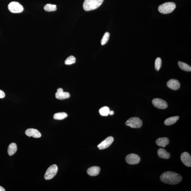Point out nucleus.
Wrapping results in <instances>:
<instances>
[{
    "label": "nucleus",
    "mask_w": 191,
    "mask_h": 191,
    "mask_svg": "<svg viewBox=\"0 0 191 191\" xmlns=\"http://www.w3.org/2000/svg\"><path fill=\"white\" fill-rule=\"evenodd\" d=\"M153 105L159 109H166L168 107L167 102L160 98H154L152 101Z\"/></svg>",
    "instance_id": "6e6552de"
},
{
    "label": "nucleus",
    "mask_w": 191,
    "mask_h": 191,
    "mask_svg": "<svg viewBox=\"0 0 191 191\" xmlns=\"http://www.w3.org/2000/svg\"><path fill=\"white\" fill-rule=\"evenodd\" d=\"M104 0H85L83 7L86 11L96 9L101 5Z\"/></svg>",
    "instance_id": "f03ea898"
},
{
    "label": "nucleus",
    "mask_w": 191,
    "mask_h": 191,
    "mask_svg": "<svg viewBox=\"0 0 191 191\" xmlns=\"http://www.w3.org/2000/svg\"><path fill=\"white\" fill-rule=\"evenodd\" d=\"M8 9L13 13H19L22 12L24 8L19 3L16 1H13L10 3L8 6Z\"/></svg>",
    "instance_id": "39448f33"
},
{
    "label": "nucleus",
    "mask_w": 191,
    "mask_h": 191,
    "mask_svg": "<svg viewBox=\"0 0 191 191\" xmlns=\"http://www.w3.org/2000/svg\"><path fill=\"white\" fill-rule=\"evenodd\" d=\"M68 116L67 114L65 112L56 113L53 115V118L55 120H62L65 119Z\"/></svg>",
    "instance_id": "6ab92c4d"
},
{
    "label": "nucleus",
    "mask_w": 191,
    "mask_h": 191,
    "mask_svg": "<svg viewBox=\"0 0 191 191\" xmlns=\"http://www.w3.org/2000/svg\"><path fill=\"white\" fill-rule=\"evenodd\" d=\"M44 9L45 11L47 12H51V11H54L57 10L56 5L54 4H47L44 7Z\"/></svg>",
    "instance_id": "412c9836"
},
{
    "label": "nucleus",
    "mask_w": 191,
    "mask_h": 191,
    "mask_svg": "<svg viewBox=\"0 0 191 191\" xmlns=\"http://www.w3.org/2000/svg\"><path fill=\"white\" fill-rule=\"evenodd\" d=\"M156 143L157 146L165 147L166 145L169 144V140L168 138L166 137L160 138L156 140Z\"/></svg>",
    "instance_id": "2eb2a0df"
},
{
    "label": "nucleus",
    "mask_w": 191,
    "mask_h": 191,
    "mask_svg": "<svg viewBox=\"0 0 191 191\" xmlns=\"http://www.w3.org/2000/svg\"><path fill=\"white\" fill-rule=\"evenodd\" d=\"M157 154L159 157L163 159H169L170 157V153L167 152L163 148L159 149L157 151Z\"/></svg>",
    "instance_id": "dca6fc26"
},
{
    "label": "nucleus",
    "mask_w": 191,
    "mask_h": 191,
    "mask_svg": "<svg viewBox=\"0 0 191 191\" xmlns=\"http://www.w3.org/2000/svg\"><path fill=\"white\" fill-rule=\"evenodd\" d=\"M5 97V94L3 91L0 90V98H3Z\"/></svg>",
    "instance_id": "a878e982"
},
{
    "label": "nucleus",
    "mask_w": 191,
    "mask_h": 191,
    "mask_svg": "<svg viewBox=\"0 0 191 191\" xmlns=\"http://www.w3.org/2000/svg\"><path fill=\"white\" fill-rule=\"evenodd\" d=\"M126 161L128 164L135 165L140 163L141 159L139 156L134 154H131L127 155L125 158Z\"/></svg>",
    "instance_id": "0eeeda50"
},
{
    "label": "nucleus",
    "mask_w": 191,
    "mask_h": 191,
    "mask_svg": "<svg viewBox=\"0 0 191 191\" xmlns=\"http://www.w3.org/2000/svg\"><path fill=\"white\" fill-rule=\"evenodd\" d=\"M160 178L163 183L172 185L177 184L182 180V177L180 175L170 171L163 173L161 175Z\"/></svg>",
    "instance_id": "f257e3e1"
},
{
    "label": "nucleus",
    "mask_w": 191,
    "mask_h": 191,
    "mask_svg": "<svg viewBox=\"0 0 191 191\" xmlns=\"http://www.w3.org/2000/svg\"><path fill=\"white\" fill-rule=\"evenodd\" d=\"M114 111H110L109 113V114L111 115H114Z\"/></svg>",
    "instance_id": "bb28decb"
},
{
    "label": "nucleus",
    "mask_w": 191,
    "mask_h": 191,
    "mask_svg": "<svg viewBox=\"0 0 191 191\" xmlns=\"http://www.w3.org/2000/svg\"><path fill=\"white\" fill-rule=\"evenodd\" d=\"M178 116H175L170 117L164 121L165 125H173L177 122V121L179 119Z\"/></svg>",
    "instance_id": "a211bd4d"
},
{
    "label": "nucleus",
    "mask_w": 191,
    "mask_h": 191,
    "mask_svg": "<svg viewBox=\"0 0 191 191\" xmlns=\"http://www.w3.org/2000/svg\"><path fill=\"white\" fill-rule=\"evenodd\" d=\"M110 110L107 107H104L101 108L99 110V113L101 115L107 116L109 114Z\"/></svg>",
    "instance_id": "4be33fe9"
},
{
    "label": "nucleus",
    "mask_w": 191,
    "mask_h": 191,
    "mask_svg": "<svg viewBox=\"0 0 191 191\" xmlns=\"http://www.w3.org/2000/svg\"><path fill=\"white\" fill-rule=\"evenodd\" d=\"M161 60L160 57H157V58L156 59L155 66V68L156 69V70L159 71L160 70V68L161 67Z\"/></svg>",
    "instance_id": "393cba45"
},
{
    "label": "nucleus",
    "mask_w": 191,
    "mask_h": 191,
    "mask_svg": "<svg viewBox=\"0 0 191 191\" xmlns=\"http://www.w3.org/2000/svg\"><path fill=\"white\" fill-rule=\"evenodd\" d=\"M114 138L111 136L108 137L102 142L98 144L97 147L99 150H104L108 148L114 141Z\"/></svg>",
    "instance_id": "1a4fd4ad"
},
{
    "label": "nucleus",
    "mask_w": 191,
    "mask_h": 191,
    "mask_svg": "<svg viewBox=\"0 0 191 191\" xmlns=\"http://www.w3.org/2000/svg\"><path fill=\"white\" fill-rule=\"evenodd\" d=\"M178 65L179 67L182 69V70L186 71H191V66H189V65L187 64L183 63V62L179 61L178 62Z\"/></svg>",
    "instance_id": "aec40b11"
},
{
    "label": "nucleus",
    "mask_w": 191,
    "mask_h": 191,
    "mask_svg": "<svg viewBox=\"0 0 191 191\" xmlns=\"http://www.w3.org/2000/svg\"><path fill=\"white\" fill-rule=\"evenodd\" d=\"M5 189L3 188L0 186V191H5Z\"/></svg>",
    "instance_id": "cd10ccee"
},
{
    "label": "nucleus",
    "mask_w": 191,
    "mask_h": 191,
    "mask_svg": "<svg viewBox=\"0 0 191 191\" xmlns=\"http://www.w3.org/2000/svg\"><path fill=\"white\" fill-rule=\"evenodd\" d=\"M70 96V94L68 92H64L62 88H59L57 89V92L55 94V97L58 99L63 100L67 99Z\"/></svg>",
    "instance_id": "f8f14e48"
},
{
    "label": "nucleus",
    "mask_w": 191,
    "mask_h": 191,
    "mask_svg": "<svg viewBox=\"0 0 191 191\" xmlns=\"http://www.w3.org/2000/svg\"><path fill=\"white\" fill-rule=\"evenodd\" d=\"M176 8V4L172 2L165 3L159 7L158 11L163 14H168L173 12Z\"/></svg>",
    "instance_id": "7ed1b4c3"
},
{
    "label": "nucleus",
    "mask_w": 191,
    "mask_h": 191,
    "mask_svg": "<svg viewBox=\"0 0 191 191\" xmlns=\"http://www.w3.org/2000/svg\"><path fill=\"white\" fill-rule=\"evenodd\" d=\"M126 124L132 128H140L142 126V121L137 117H132L127 120Z\"/></svg>",
    "instance_id": "20e7f679"
},
{
    "label": "nucleus",
    "mask_w": 191,
    "mask_h": 191,
    "mask_svg": "<svg viewBox=\"0 0 191 191\" xmlns=\"http://www.w3.org/2000/svg\"><path fill=\"white\" fill-rule=\"evenodd\" d=\"M17 150L16 144L15 143H12L9 146L8 149V154L9 156H12L15 154Z\"/></svg>",
    "instance_id": "f3484780"
},
{
    "label": "nucleus",
    "mask_w": 191,
    "mask_h": 191,
    "mask_svg": "<svg viewBox=\"0 0 191 191\" xmlns=\"http://www.w3.org/2000/svg\"><path fill=\"white\" fill-rule=\"evenodd\" d=\"M180 159L182 163L188 167L191 166V157L190 154L187 152L182 153L180 156Z\"/></svg>",
    "instance_id": "9d476101"
},
{
    "label": "nucleus",
    "mask_w": 191,
    "mask_h": 191,
    "mask_svg": "<svg viewBox=\"0 0 191 191\" xmlns=\"http://www.w3.org/2000/svg\"><path fill=\"white\" fill-rule=\"evenodd\" d=\"M109 36L110 34L109 32H107L105 33L101 40V44L102 45H104L108 42L109 40Z\"/></svg>",
    "instance_id": "b1692460"
},
{
    "label": "nucleus",
    "mask_w": 191,
    "mask_h": 191,
    "mask_svg": "<svg viewBox=\"0 0 191 191\" xmlns=\"http://www.w3.org/2000/svg\"><path fill=\"white\" fill-rule=\"evenodd\" d=\"M167 85L170 89L176 90L178 89L180 87V83L177 80L171 79L167 82Z\"/></svg>",
    "instance_id": "ddd939ff"
},
{
    "label": "nucleus",
    "mask_w": 191,
    "mask_h": 191,
    "mask_svg": "<svg viewBox=\"0 0 191 191\" xmlns=\"http://www.w3.org/2000/svg\"><path fill=\"white\" fill-rule=\"evenodd\" d=\"M100 168L98 166H93L89 168L87 170L88 174L91 176H96L99 174Z\"/></svg>",
    "instance_id": "4468645a"
},
{
    "label": "nucleus",
    "mask_w": 191,
    "mask_h": 191,
    "mask_svg": "<svg viewBox=\"0 0 191 191\" xmlns=\"http://www.w3.org/2000/svg\"><path fill=\"white\" fill-rule=\"evenodd\" d=\"M76 62V58L73 56H70L68 57L65 60V64L66 65H70Z\"/></svg>",
    "instance_id": "5701e85b"
},
{
    "label": "nucleus",
    "mask_w": 191,
    "mask_h": 191,
    "mask_svg": "<svg viewBox=\"0 0 191 191\" xmlns=\"http://www.w3.org/2000/svg\"><path fill=\"white\" fill-rule=\"evenodd\" d=\"M58 171L57 166L53 164L50 166L47 169L45 174L44 178L46 180H50L54 177Z\"/></svg>",
    "instance_id": "423d86ee"
},
{
    "label": "nucleus",
    "mask_w": 191,
    "mask_h": 191,
    "mask_svg": "<svg viewBox=\"0 0 191 191\" xmlns=\"http://www.w3.org/2000/svg\"><path fill=\"white\" fill-rule=\"evenodd\" d=\"M26 135L29 137H33L35 138H39L41 137V134L36 129L29 128L25 131Z\"/></svg>",
    "instance_id": "9b49d317"
}]
</instances>
